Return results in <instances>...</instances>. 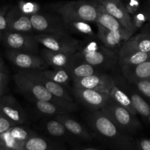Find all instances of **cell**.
I'll return each mask as SVG.
<instances>
[{
	"label": "cell",
	"mask_w": 150,
	"mask_h": 150,
	"mask_svg": "<svg viewBox=\"0 0 150 150\" xmlns=\"http://www.w3.org/2000/svg\"><path fill=\"white\" fill-rule=\"evenodd\" d=\"M133 108L137 114L144 117L146 120L150 122V105L138 93L132 92L130 95Z\"/></svg>",
	"instance_id": "83f0119b"
},
{
	"label": "cell",
	"mask_w": 150,
	"mask_h": 150,
	"mask_svg": "<svg viewBox=\"0 0 150 150\" xmlns=\"http://www.w3.org/2000/svg\"><path fill=\"white\" fill-rule=\"evenodd\" d=\"M125 5L127 12L130 14H135L138 11L140 6V0H128Z\"/></svg>",
	"instance_id": "d590c367"
},
{
	"label": "cell",
	"mask_w": 150,
	"mask_h": 150,
	"mask_svg": "<svg viewBox=\"0 0 150 150\" xmlns=\"http://www.w3.org/2000/svg\"><path fill=\"white\" fill-rule=\"evenodd\" d=\"M0 150H8V149H4V148H2L0 146Z\"/></svg>",
	"instance_id": "7bdbcfd3"
},
{
	"label": "cell",
	"mask_w": 150,
	"mask_h": 150,
	"mask_svg": "<svg viewBox=\"0 0 150 150\" xmlns=\"http://www.w3.org/2000/svg\"><path fill=\"white\" fill-rule=\"evenodd\" d=\"M73 92L81 103L92 111L100 110L111 100L108 93L95 89L73 87Z\"/></svg>",
	"instance_id": "30bf717a"
},
{
	"label": "cell",
	"mask_w": 150,
	"mask_h": 150,
	"mask_svg": "<svg viewBox=\"0 0 150 150\" xmlns=\"http://www.w3.org/2000/svg\"><path fill=\"white\" fill-rule=\"evenodd\" d=\"M87 120L95 136L111 149L137 150L134 139L120 128L100 110L92 111Z\"/></svg>",
	"instance_id": "6da1fadb"
},
{
	"label": "cell",
	"mask_w": 150,
	"mask_h": 150,
	"mask_svg": "<svg viewBox=\"0 0 150 150\" xmlns=\"http://www.w3.org/2000/svg\"><path fill=\"white\" fill-rule=\"evenodd\" d=\"M111 16L119 21L125 29L133 34L136 30L133 25L130 13L122 0H98Z\"/></svg>",
	"instance_id": "7c38bea8"
},
{
	"label": "cell",
	"mask_w": 150,
	"mask_h": 150,
	"mask_svg": "<svg viewBox=\"0 0 150 150\" xmlns=\"http://www.w3.org/2000/svg\"><path fill=\"white\" fill-rule=\"evenodd\" d=\"M79 51L78 54L81 58L95 67L111 64L114 59V54L109 48L95 42H89L84 46H80Z\"/></svg>",
	"instance_id": "8992f818"
},
{
	"label": "cell",
	"mask_w": 150,
	"mask_h": 150,
	"mask_svg": "<svg viewBox=\"0 0 150 150\" xmlns=\"http://www.w3.org/2000/svg\"><path fill=\"white\" fill-rule=\"evenodd\" d=\"M14 81L19 90L33 100L49 101L62 108L67 112L78 109L75 102H67L55 98L43 85L26 76L22 70L15 75Z\"/></svg>",
	"instance_id": "3957f363"
},
{
	"label": "cell",
	"mask_w": 150,
	"mask_h": 150,
	"mask_svg": "<svg viewBox=\"0 0 150 150\" xmlns=\"http://www.w3.org/2000/svg\"><path fill=\"white\" fill-rule=\"evenodd\" d=\"M7 31L30 35L35 33L31 23L30 16L21 13L17 6L10 7L7 11Z\"/></svg>",
	"instance_id": "5bb4252c"
},
{
	"label": "cell",
	"mask_w": 150,
	"mask_h": 150,
	"mask_svg": "<svg viewBox=\"0 0 150 150\" xmlns=\"http://www.w3.org/2000/svg\"><path fill=\"white\" fill-rule=\"evenodd\" d=\"M2 35H3V32L0 31V42H1V39H2Z\"/></svg>",
	"instance_id": "b9f144b4"
},
{
	"label": "cell",
	"mask_w": 150,
	"mask_h": 150,
	"mask_svg": "<svg viewBox=\"0 0 150 150\" xmlns=\"http://www.w3.org/2000/svg\"><path fill=\"white\" fill-rule=\"evenodd\" d=\"M98 0H77L50 4L64 22L83 21L95 23L98 17Z\"/></svg>",
	"instance_id": "7a4b0ae2"
},
{
	"label": "cell",
	"mask_w": 150,
	"mask_h": 150,
	"mask_svg": "<svg viewBox=\"0 0 150 150\" xmlns=\"http://www.w3.org/2000/svg\"><path fill=\"white\" fill-rule=\"evenodd\" d=\"M125 77L131 83L142 80H150V59L135 65H122Z\"/></svg>",
	"instance_id": "ffe728a7"
},
{
	"label": "cell",
	"mask_w": 150,
	"mask_h": 150,
	"mask_svg": "<svg viewBox=\"0 0 150 150\" xmlns=\"http://www.w3.org/2000/svg\"><path fill=\"white\" fill-rule=\"evenodd\" d=\"M37 71L46 79L62 86H68L70 81H73L70 72L66 68H54V70H42Z\"/></svg>",
	"instance_id": "d4e9b609"
},
{
	"label": "cell",
	"mask_w": 150,
	"mask_h": 150,
	"mask_svg": "<svg viewBox=\"0 0 150 150\" xmlns=\"http://www.w3.org/2000/svg\"><path fill=\"white\" fill-rule=\"evenodd\" d=\"M108 94L111 100L114 101V103H116L118 105L124 107L125 108H126L127 111H130L133 115H137L138 114L136 110L134 109V108H133L130 96L117 86V82L113 84L110 90L108 91Z\"/></svg>",
	"instance_id": "cb8c5ba5"
},
{
	"label": "cell",
	"mask_w": 150,
	"mask_h": 150,
	"mask_svg": "<svg viewBox=\"0 0 150 150\" xmlns=\"http://www.w3.org/2000/svg\"><path fill=\"white\" fill-rule=\"evenodd\" d=\"M31 23L37 34H64L66 26L61 17L38 13L30 16Z\"/></svg>",
	"instance_id": "ba28073f"
},
{
	"label": "cell",
	"mask_w": 150,
	"mask_h": 150,
	"mask_svg": "<svg viewBox=\"0 0 150 150\" xmlns=\"http://www.w3.org/2000/svg\"><path fill=\"white\" fill-rule=\"evenodd\" d=\"M25 144L18 140L9 130L0 134V146L8 150H23Z\"/></svg>",
	"instance_id": "f546056e"
},
{
	"label": "cell",
	"mask_w": 150,
	"mask_h": 150,
	"mask_svg": "<svg viewBox=\"0 0 150 150\" xmlns=\"http://www.w3.org/2000/svg\"><path fill=\"white\" fill-rule=\"evenodd\" d=\"M75 54L53 51L47 48L42 50L41 57L48 65H51L54 68L67 69L71 64Z\"/></svg>",
	"instance_id": "d6986e66"
},
{
	"label": "cell",
	"mask_w": 150,
	"mask_h": 150,
	"mask_svg": "<svg viewBox=\"0 0 150 150\" xmlns=\"http://www.w3.org/2000/svg\"><path fill=\"white\" fill-rule=\"evenodd\" d=\"M149 2H150V0H149Z\"/></svg>",
	"instance_id": "ee69618b"
},
{
	"label": "cell",
	"mask_w": 150,
	"mask_h": 150,
	"mask_svg": "<svg viewBox=\"0 0 150 150\" xmlns=\"http://www.w3.org/2000/svg\"><path fill=\"white\" fill-rule=\"evenodd\" d=\"M150 59V52L133 51L119 56L120 65H135Z\"/></svg>",
	"instance_id": "4316f807"
},
{
	"label": "cell",
	"mask_w": 150,
	"mask_h": 150,
	"mask_svg": "<svg viewBox=\"0 0 150 150\" xmlns=\"http://www.w3.org/2000/svg\"><path fill=\"white\" fill-rule=\"evenodd\" d=\"M139 92L146 98L150 99V80H142L134 83Z\"/></svg>",
	"instance_id": "d6a6232c"
},
{
	"label": "cell",
	"mask_w": 150,
	"mask_h": 150,
	"mask_svg": "<svg viewBox=\"0 0 150 150\" xmlns=\"http://www.w3.org/2000/svg\"><path fill=\"white\" fill-rule=\"evenodd\" d=\"M23 150H67L57 142H52L36 133L26 142Z\"/></svg>",
	"instance_id": "44dd1931"
},
{
	"label": "cell",
	"mask_w": 150,
	"mask_h": 150,
	"mask_svg": "<svg viewBox=\"0 0 150 150\" xmlns=\"http://www.w3.org/2000/svg\"><path fill=\"white\" fill-rule=\"evenodd\" d=\"M67 70L70 72L73 80L97 73L96 67L86 62L78 54H75L74 58Z\"/></svg>",
	"instance_id": "7402d4cb"
},
{
	"label": "cell",
	"mask_w": 150,
	"mask_h": 150,
	"mask_svg": "<svg viewBox=\"0 0 150 150\" xmlns=\"http://www.w3.org/2000/svg\"><path fill=\"white\" fill-rule=\"evenodd\" d=\"M26 76H29L34 80L43 85L55 98L67 102H74V100L72 98L68 92L66 90L64 86L52 81L49 79L40 74L37 70H22Z\"/></svg>",
	"instance_id": "9a60e30c"
},
{
	"label": "cell",
	"mask_w": 150,
	"mask_h": 150,
	"mask_svg": "<svg viewBox=\"0 0 150 150\" xmlns=\"http://www.w3.org/2000/svg\"><path fill=\"white\" fill-rule=\"evenodd\" d=\"M37 111L45 117H54L59 114H67V111L59 105L45 100H33Z\"/></svg>",
	"instance_id": "484cf974"
},
{
	"label": "cell",
	"mask_w": 150,
	"mask_h": 150,
	"mask_svg": "<svg viewBox=\"0 0 150 150\" xmlns=\"http://www.w3.org/2000/svg\"><path fill=\"white\" fill-rule=\"evenodd\" d=\"M64 23L66 28H68L70 30L78 33L79 35L90 37V38L95 36L93 28L89 22L83 21H67Z\"/></svg>",
	"instance_id": "f1b7e54d"
},
{
	"label": "cell",
	"mask_w": 150,
	"mask_h": 150,
	"mask_svg": "<svg viewBox=\"0 0 150 150\" xmlns=\"http://www.w3.org/2000/svg\"><path fill=\"white\" fill-rule=\"evenodd\" d=\"M54 119L60 122L66 130L73 136L85 141H91L93 139V136L81 123L69 117L67 114H59L54 117Z\"/></svg>",
	"instance_id": "ac0fdd59"
},
{
	"label": "cell",
	"mask_w": 150,
	"mask_h": 150,
	"mask_svg": "<svg viewBox=\"0 0 150 150\" xmlns=\"http://www.w3.org/2000/svg\"><path fill=\"white\" fill-rule=\"evenodd\" d=\"M34 38L48 50L58 52L76 54L80 48L79 40L64 34H35Z\"/></svg>",
	"instance_id": "5b68a950"
},
{
	"label": "cell",
	"mask_w": 150,
	"mask_h": 150,
	"mask_svg": "<svg viewBox=\"0 0 150 150\" xmlns=\"http://www.w3.org/2000/svg\"><path fill=\"white\" fill-rule=\"evenodd\" d=\"M8 83V76L4 71H0V89H6Z\"/></svg>",
	"instance_id": "f35d334b"
},
{
	"label": "cell",
	"mask_w": 150,
	"mask_h": 150,
	"mask_svg": "<svg viewBox=\"0 0 150 150\" xmlns=\"http://www.w3.org/2000/svg\"><path fill=\"white\" fill-rule=\"evenodd\" d=\"M95 23L111 31L129 32L123 27L118 20L111 16L99 2L98 3V17Z\"/></svg>",
	"instance_id": "603a6c76"
},
{
	"label": "cell",
	"mask_w": 150,
	"mask_h": 150,
	"mask_svg": "<svg viewBox=\"0 0 150 150\" xmlns=\"http://www.w3.org/2000/svg\"><path fill=\"white\" fill-rule=\"evenodd\" d=\"M120 128L127 133H134L142 128V125L136 116L114 101L111 100L100 109Z\"/></svg>",
	"instance_id": "277c9868"
},
{
	"label": "cell",
	"mask_w": 150,
	"mask_h": 150,
	"mask_svg": "<svg viewBox=\"0 0 150 150\" xmlns=\"http://www.w3.org/2000/svg\"><path fill=\"white\" fill-rule=\"evenodd\" d=\"M73 87L90 89L108 93L116 80L107 74L95 73L91 76L75 79L73 80Z\"/></svg>",
	"instance_id": "8fae6325"
},
{
	"label": "cell",
	"mask_w": 150,
	"mask_h": 150,
	"mask_svg": "<svg viewBox=\"0 0 150 150\" xmlns=\"http://www.w3.org/2000/svg\"><path fill=\"white\" fill-rule=\"evenodd\" d=\"M146 20H147V15L142 12L135 13L133 18H132V21L136 29L142 26V25L146 21Z\"/></svg>",
	"instance_id": "e575fe53"
},
{
	"label": "cell",
	"mask_w": 150,
	"mask_h": 150,
	"mask_svg": "<svg viewBox=\"0 0 150 150\" xmlns=\"http://www.w3.org/2000/svg\"><path fill=\"white\" fill-rule=\"evenodd\" d=\"M9 5H4L0 7V31L7 30V13L10 9Z\"/></svg>",
	"instance_id": "836d02e7"
},
{
	"label": "cell",
	"mask_w": 150,
	"mask_h": 150,
	"mask_svg": "<svg viewBox=\"0 0 150 150\" xmlns=\"http://www.w3.org/2000/svg\"><path fill=\"white\" fill-rule=\"evenodd\" d=\"M6 56L14 65L22 70H45L48 65L42 57L32 53L8 49Z\"/></svg>",
	"instance_id": "9c48e42d"
},
{
	"label": "cell",
	"mask_w": 150,
	"mask_h": 150,
	"mask_svg": "<svg viewBox=\"0 0 150 150\" xmlns=\"http://www.w3.org/2000/svg\"><path fill=\"white\" fill-rule=\"evenodd\" d=\"M16 6L21 13L29 16L40 13V4L33 1H20Z\"/></svg>",
	"instance_id": "1f68e13d"
},
{
	"label": "cell",
	"mask_w": 150,
	"mask_h": 150,
	"mask_svg": "<svg viewBox=\"0 0 150 150\" xmlns=\"http://www.w3.org/2000/svg\"><path fill=\"white\" fill-rule=\"evenodd\" d=\"M3 45L9 50L35 54L38 50V43L33 35L21 32L4 31L1 39Z\"/></svg>",
	"instance_id": "52a82bcc"
},
{
	"label": "cell",
	"mask_w": 150,
	"mask_h": 150,
	"mask_svg": "<svg viewBox=\"0 0 150 150\" xmlns=\"http://www.w3.org/2000/svg\"><path fill=\"white\" fill-rule=\"evenodd\" d=\"M45 128L48 133L56 138H64L68 136L69 132L66 130L64 126L58 120L53 119L46 122Z\"/></svg>",
	"instance_id": "4dcf8cb0"
},
{
	"label": "cell",
	"mask_w": 150,
	"mask_h": 150,
	"mask_svg": "<svg viewBox=\"0 0 150 150\" xmlns=\"http://www.w3.org/2000/svg\"><path fill=\"white\" fill-rule=\"evenodd\" d=\"M0 71L4 72V64L1 58H0Z\"/></svg>",
	"instance_id": "60d3db41"
},
{
	"label": "cell",
	"mask_w": 150,
	"mask_h": 150,
	"mask_svg": "<svg viewBox=\"0 0 150 150\" xmlns=\"http://www.w3.org/2000/svg\"><path fill=\"white\" fill-rule=\"evenodd\" d=\"M14 125H16V123L13 122L0 114V134Z\"/></svg>",
	"instance_id": "8d00e7d4"
},
{
	"label": "cell",
	"mask_w": 150,
	"mask_h": 150,
	"mask_svg": "<svg viewBox=\"0 0 150 150\" xmlns=\"http://www.w3.org/2000/svg\"><path fill=\"white\" fill-rule=\"evenodd\" d=\"M137 150H150V139H143L136 142Z\"/></svg>",
	"instance_id": "74e56055"
},
{
	"label": "cell",
	"mask_w": 150,
	"mask_h": 150,
	"mask_svg": "<svg viewBox=\"0 0 150 150\" xmlns=\"http://www.w3.org/2000/svg\"><path fill=\"white\" fill-rule=\"evenodd\" d=\"M76 150H103V149H99V148H96V147H81V148H78V149Z\"/></svg>",
	"instance_id": "ab89813d"
},
{
	"label": "cell",
	"mask_w": 150,
	"mask_h": 150,
	"mask_svg": "<svg viewBox=\"0 0 150 150\" xmlns=\"http://www.w3.org/2000/svg\"><path fill=\"white\" fill-rule=\"evenodd\" d=\"M133 51L150 52V32H143L134 37L130 38L122 45L119 56Z\"/></svg>",
	"instance_id": "e0dca14e"
},
{
	"label": "cell",
	"mask_w": 150,
	"mask_h": 150,
	"mask_svg": "<svg viewBox=\"0 0 150 150\" xmlns=\"http://www.w3.org/2000/svg\"><path fill=\"white\" fill-rule=\"evenodd\" d=\"M0 114L16 125H23L27 120V115L19 103L10 95L0 98Z\"/></svg>",
	"instance_id": "4fadbf2b"
},
{
	"label": "cell",
	"mask_w": 150,
	"mask_h": 150,
	"mask_svg": "<svg viewBox=\"0 0 150 150\" xmlns=\"http://www.w3.org/2000/svg\"><path fill=\"white\" fill-rule=\"evenodd\" d=\"M98 38L104 46L108 48H114L124 44L131 38L133 34L129 32L111 31L98 24Z\"/></svg>",
	"instance_id": "2e32d148"
}]
</instances>
